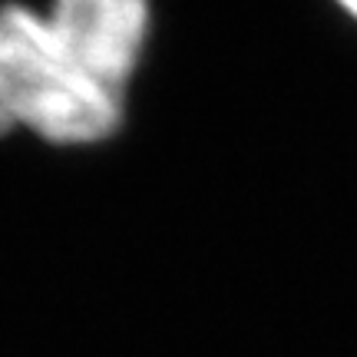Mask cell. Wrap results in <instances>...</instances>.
Returning a JSON list of instances; mask_svg holds the SVG:
<instances>
[{
  "label": "cell",
  "instance_id": "3",
  "mask_svg": "<svg viewBox=\"0 0 357 357\" xmlns=\"http://www.w3.org/2000/svg\"><path fill=\"white\" fill-rule=\"evenodd\" d=\"M334 3H337V7L351 17V20H357V0H334Z\"/></svg>",
  "mask_w": 357,
  "mask_h": 357
},
{
  "label": "cell",
  "instance_id": "1",
  "mask_svg": "<svg viewBox=\"0 0 357 357\" xmlns=\"http://www.w3.org/2000/svg\"><path fill=\"white\" fill-rule=\"evenodd\" d=\"M123 96L63 50L43 10L0 7V136L26 129L50 146H100L123 126Z\"/></svg>",
  "mask_w": 357,
  "mask_h": 357
},
{
  "label": "cell",
  "instance_id": "2",
  "mask_svg": "<svg viewBox=\"0 0 357 357\" xmlns=\"http://www.w3.org/2000/svg\"><path fill=\"white\" fill-rule=\"evenodd\" d=\"M43 17L86 73L126 93L149 43V0H50Z\"/></svg>",
  "mask_w": 357,
  "mask_h": 357
}]
</instances>
